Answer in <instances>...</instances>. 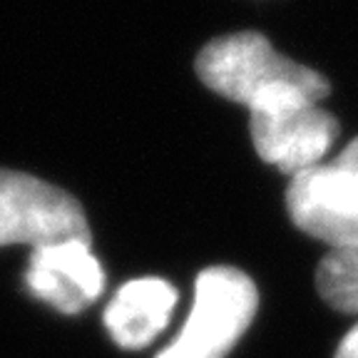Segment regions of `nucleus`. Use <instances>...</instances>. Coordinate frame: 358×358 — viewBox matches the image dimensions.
<instances>
[{
    "label": "nucleus",
    "mask_w": 358,
    "mask_h": 358,
    "mask_svg": "<svg viewBox=\"0 0 358 358\" xmlns=\"http://www.w3.org/2000/svg\"><path fill=\"white\" fill-rule=\"evenodd\" d=\"M336 358H358V324L343 336V341L338 343Z\"/></svg>",
    "instance_id": "9"
},
{
    "label": "nucleus",
    "mask_w": 358,
    "mask_h": 358,
    "mask_svg": "<svg viewBox=\"0 0 358 358\" xmlns=\"http://www.w3.org/2000/svg\"><path fill=\"white\" fill-rule=\"evenodd\" d=\"M249 129L264 162L296 177L321 164L338 137V120L313 97L286 90L249 107Z\"/></svg>",
    "instance_id": "3"
},
{
    "label": "nucleus",
    "mask_w": 358,
    "mask_h": 358,
    "mask_svg": "<svg viewBox=\"0 0 358 358\" xmlns=\"http://www.w3.org/2000/svg\"><path fill=\"white\" fill-rule=\"evenodd\" d=\"M196 75L209 90L246 107L284 90H299L321 102L331 90L324 75L279 55L262 33L224 35L204 45Z\"/></svg>",
    "instance_id": "1"
},
{
    "label": "nucleus",
    "mask_w": 358,
    "mask_h": 358,
    "mask_svg": "<svg viewBox=\"0 0 358 358\" xmlns=\"http://www.w3.org/2000/svg\"><path fill=\"white\" fill-rule=\"evenodd\" d=\"M85 241L90 224L80 201L60 187L25 172L0 169V246Z\"/></svg>",
    "instance_id": "5"
},
{
    "label": "nucleus",
    "mask_w": 358,
    "mask_h": 358,
    "mask_svg": "<svg viewBox=\"0 0 358 358\" xmlns=\"http://www.w3.org/2000/svg\"><path fill=\"white\" fill-rule=\"evenodd\" d=\"M286 209L303 234L358 252V137L334 162L291 177Z\"/></svg>",
    "instance_id": "4"
},
{
    "label": "nucleus",
    "mask_w": 358,
    "mask_h": 358,
    "mask_svg": "<svg viewBox=\"0 0 358 358\" xmlns=\"http://www.w3.org/2000/svg\"><path fill=\"white\" fill-rule=\"evenodd\" d=\"M177 299V289L169 281L157 276L132 279L120 286V291L107 303L105 329L120 348H145L167 329Z\"/></svg>",
    "instance_id": "7"
},
{
    "label": "nucleus",
    "mask_w": 358,
    "mask_h": 358,
    "mask_svg": "<svg viewBox=\"0 0 358 358\" xmlns=\"http://www.w3.org/2000/svg\"><path fill=\"white\" fill-rule=\"evenodd\" d=\"M25 286L35 299L73 316L100 299L105 291V271L85 241L38 246L30 254Z\"/></svg>",
    "instance_id": "6"
},
{
    "label": "nucleus",
    "mask_w": 358,
    "mask_h": 358,
    "mask_svg": "<svg viewBox=\"0 0 358 358\" xmlns=\"http://www.w3.org/2000/svg\"><path fill=\"white\" fill-rule=\"evenodd\" d=\"M316 289L331 308L358 316V252L331 249L316 268Z\"/></svg>",
    "instance_id": "8"
},
{
    "label": "nucleus",
    "mask_w": 358,
    "mask_h": 358,
    "mask_svg": "<svg viewBox=\"0 0 358 358\" xmlns=\"http://www.w3.org/2000/svg\"><path fill=\"white\" fill-rule=\"evenodd\" d=\"M259 308L254 281L234 266H209L196 276L194 306L179 336L155 358H227Z\"/></svg>",
    "instance_id": "2"
}]
</instances>
